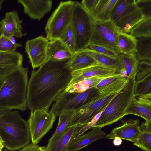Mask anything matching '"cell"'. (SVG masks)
<instances>
[{"instance_id":"obj_1","label":"cell","mask_w":151,"mask_h":151,"mask_svg":"<svg viewBox=\"0 0 151 151\" xmlns=\"http://www.w3.org/2000/svg\"><path fill=\"white\" fill-rule=\"evenodd\" d=\"M66 62L47 59L37 70L32 71L27 95V106L31 111L49 109L56 97L68 86L72 76L65 66Z\"/></svg>"},{"instance_id":"obj_2","label":"cell","mask_w":151,"mask_h":151,"mask_svg":"<svg viewBox=\"0 0 151 151\" xmlns=\"http://www.w3.org/2000/svg\"><path fill=\"white\" fill-rule=\"evenodd\" d=\"M0 135L4 147L12 151L29 144L31 137L27 121L18 111L0 108Z\"/></svg>"},{"instance_id":"obj_3","label":"cell","mask_w":151,"mask_h":151,"mask_svg":"<svg viewBox=\"0 0 151 151\" xmlns=\"http://www.w3.org/2000/svg\"><path fill=\"white\" fill-rule=\"evenodd\" d=\"M28 72L22 66L6 76L0 90V108L26 109Z\"/></svg>"},{"instance_id":"obj_4","label":"cell","mask_w":151,"mask_h":151,"mask_svg":"<svg viewBox=\"0 0 151 151\" xmlns=\"http://www.w3.org/2000/svg\"><path fill=\"white\" fill-rule=\"evenodd\" d=\"M127 78L123 87L101 112L93 128H102L120 120L125 116L127 109L134 97L136 81Z\"/></svg>"},{"instance_id":"obj_5","label":"cell","mask_w":151,"mask_h":151,"mask_svg":"<svg viewBox=\"0 0 151 151\" xmlns=\"http://www.w3.org/2000/svg\"><path fill=\"white\" fill-rule=\"evenodd\" d=\"M144 17L136 0H117L112 11L111 20L120 33L129 34Z\"/></svg>"},{"instance_id":"obj_6","label":"cell","mask_w":151,"mask_h":151,"mask_svg":"<svg viewBox=\"0 0 151 151\" xmlns=\"http://www.w3.org/2000/svg\"><path fill=\"white\" fill-rule=\"evenodd\" d=\"M94 21L81 3L75 1L71 24L75 34L76 51L88 47L91 39Z\"/></svg>"},{"instance_id":"obj_7","label":"cell","mask_w":151,"mask_h":151,"mask_svg":"<svg viewBox=\"0 0 151 151\" xmlns=\"http://www.w3.org/2000/svg\"><path fill=\"white\" fill-rule=\"evenodd\" d=\"M75 1H61L48 19L45 28L48 41L59 39L70 24Z\"/></svg>"},{"instance_id":"obj_8","label":"cell","mask_w":151,"mask_h":151,"mask_svg":"<svg viewBox=\"0 0 151 151\" xmlns=\"http://www.w3.org/2000/svg\"><path fill=\"white\" fill-rule=\"evenodd\" d=\"M98 94L97 89L93 88L82 92L70 93L63 91L55 98V103L50 111L56 116L68 110L76 111L93 99Z\"/></svg>"},{"instance_id":"obj_9","label":"cell","mask_w":151,"mask_h":151,"mask_svg":"<svg viewBox=\"0 0 151 151\" xmlns=\"http://www.w3.org/2000/svg\"><path fill=\"white\" fill-rule=\"evenodd\" d=\"M119 33L118 28L111 20L104 22L94 21L89 45L102 46L119 55L121 54L118 45Z\"/></svg>"},{"instance_id":"obj_10","label":"cell","mask_w":151,"mask_h":151,"mask_svg":"<svg viewBox=\"0 0 151 151\" xmlns=\"http://www.w3.org/2000/svg\"><path fill=\"white\" fill-rule=\"evenodd\" d=\"M48 110L44 108L31 111L27 122L31 141L33 144H38L52 127L56 116Z\"/></svg>"},{"instance_id":"obj_11","label":"cell","mask_w":151,"mask_h":151,"mask_svg":"<svg viewBox=\"0 0 151 151\" xmlns=\"http://www.w3.org/2000/svg\"><path fill=\"white\" fill-rule=\"evenodd\" d=\"M117 93L107 96L98 93L93 99L75 111L68 128L91 121L105 108Z\"/></svg>"},{"instance_id":"obj_12","label":"cell","mask_w":151,"mask_h":151,"mask_svg":"<svg viewBox=\"0 0 151 151\" xmlns=\"http://www.w3.org/2000/svg\"><path fill=\"white\" fill-rule=\"evenodd\" d=\"M48 42L42 35L26 41L25 51L33 69L40 67L47 60V50Z\"/></svg>"},{"instance_id":"obj_13","label":"cell","mask_w":151,"mask_h":151,"mask_svg":"<svg viewBox=\"0 0 151 151\" xmlns=\"http://www.w3.org/2000/svg\"><path fill=\"white\" fill-rule=\"evenodd\" d=\"M120 120L122 122L121 124L114 128L105 137L108 139H113L118 137L121 139L135 143L139 132V120L131 118L126 120L122 119Z\"/></svg>"},{"instance_id":"obj_14","label":"cell","mask_w":151,"mask_h":151,"mask_svg":"<svg viewBox=\"0 0 151 151\" xmlns=\"http://www.w3.org/2000/svg\"><path fill=\"white\" fill-rule=\"evenodd\" d=\"M23 8L24 12L31 19L40 20L51 10L52 0H18Z\"/></svg>"},{"instance_id":"obj_15","label":"cell","mask_w":151,"mask_h":151,"mask_svg":"<svg viewBox=\"0 0 151 151\" xmlns=\"http://www.w3.org/2000/svg\"><path fill=\"white\" fill-rule=\"evenodd\" d=\"M23 60V55L18 52L0 51V77L6 76L22 66Z\"/></svg>"},{"instance_id":"obj_16","label":"cell","mask_w":151,"mask_h":151,"mask_svg":"<svg viewBox=\"0 0 151 151\" xmlns=\"http://www.w3.org/2000/svg\"><path fill=\"white\" fill-rule=\"evenodd\" d=\"M4 19V36L10 39L13 37L20 38L26 35L22 32V21L20 19L17 11L13 10L7 12Z\"/></svg>"},{"instance_id":"obj_17","label":"cell","mask_w":151,"mask_h":151,"mask_svg":"<svg viewBox=\"0 0 151 151\" xmlns=\"http://www.w3.org/2000/svg\"><path fill=\"white\" fill-rule=\"evenodd\" d=\"M106 135L101 128L94 127L89 132L73 139L67 151H78L93 142L105 137Z\"/></svg>"},{"instance_id":"obj_18","label":"cell","mask_w":151,"mask_h":151,"mask_svg":"<svg viewBox=\"0 0 151 151\" xmlns=\"http://www.w3.org/2000/svg\"><path fill=\"white\" fill-rule=\"evenodd\" d=\"M74 54L59 39L49 41L47 50V59L55 62L67 61Z\"/></svg>"},{"instance_id":"obj_19","label":"cell","mask_w":151,"mask_h":151,"mask_svg":"<svg viewBox=\"0 0 151 151\" xmlns=\"http://www.w3.org/2000/svg\"><path fill=\"white\" fill-rule=\"evenodd\" d=\"M116 74L100 75L70 81L67 88L63 91L70 93L82 92L90 88H96L98 85L102 80Z\"/></svg>"},{"instance_id":"obj_20","label":"cell","mask_w":151,"mask_h":151,"mask_svg":"<svg viewBox=\"0 0 151 151\" xmlns=\"http://www.w3.org/2000/svg\"><path fill=\"white\" fill-rule=\"evenodd\" d=\"M97 65L98 64L96 61L84 49L76 51L73 57L65 63L66 67L71 71Z\"/></svg>"},{"instance_id":"obj_21","label":"cell","mask_w":151,"mask_h":151,"mask_svg":"<svg viewBox=\"0 0 151 151\" xmlns=\"http://www.w3.org/2000/svg\"><path fill=\"white\" fill-rule=\"evenodd\" d=\"M71 81L96 76L118 73L115 69L97 65L83 69L71 71Z\"/></svg>"},{"instance_id":"obj_22","label":"cell","mask_w":151,"mask_h":151,"mask_svg":"<svg viewBox=\"0 0 151 151\" xmlns=\"http://www.w3.org/2000/svg\"><path fill=\"white\" fill-rule=\"evenodd\" d=\"M117 0H99L93 10L89 13L94 21L104 22L110 20L113 8Z\"/></svg>"},{"instance_id":"obj_23","label":"cell","mask_w":151,"mask_h":151,"mask_svg":"<svg viewBox=\"0 0 151 151\" xmlns=\"http://www.w3.org/2000/svg\"><path fill=\"white\" fill-rule=\"evenodd\" d=\"M117 59L126 77L135 80L139 61L137 58L135 52L120 54L117 56Z\"/></svg>"},{"instance_id":"obj_24","label":"cell","mask_w":151,"mask_h":151,"mask_svg":"<svg viewBox=\"0 0 151 151\" xmlns=\"http://www.w3.org/2000/svg\"><path fill=\"white\" fill-rule=\"evenodd\" d=\"M76 126L68 128L60 138L51 145L45 147L46 151H67L70 144L74 139Z\"/></svg>"},{"instance_id":"obj_25","label":"cell","mask_w":151,"mask_h":151,"mask_svg":"<svg viewBox=\"0 0 151 151\" xmlns=\"http://www.w3.org/2000/svg\"><path fill=\"white\" fill-rule=\"evenodd\" d=\"M84 49L87 53L96 61L98 65L115 69L118 73L123 76L122 73H124L117 58H115L97 53L90 49L88 47Z\"/></svg>"},{"instance_id":"obj_26","label":"cell","mask_w":151,"mask_h":151,"mask_svg":"<svg viewBox=\"0 0 151 151\" xmlns=\"http://www.w3.org/2000/svg\"><path fill=\"white\" fill-rule=\"evenodd\" d=\"M139 128V134L134 145L143 150L151 151V121L142 122Z\"/></svg>"},{"instance_id":"obj_27","label":"cell","mask_w":151,"mask_h":151,"mask_svg":"<svg viewBox=\"0 0 151 151\" xmlns=\"http://www.w3.org/2000/svg\"><path fill=\"white\" fill-rule=\"evenodd\" d=\"M75 111L68 110L64 111L58 116V123L55 132L49 139L47 146H49L60 138L68 128Z\"/></svg>"},{"instance_id":"obj_28","label":"cell","mask_w":151,"mask_h":151,"mask_svg":"<svg viewBox=\"0 0 151 151\" xmlns=\"http://www.w3.org/2000/svg\"><path fill=\"white\" fill-rule=\"evenodd\" d=\"M135 52L139 61H151V37L136 38Z\"/></svg>"},{"instance_id":"obj_29","label":"cell","mask_w":151,"mask_h":151,"mask_svg":"<svg viewBox=\"0 0 151 151\" xmlns=\"http://www.w3.org/2000/svg\"><path fill=\"white\" fill-rule=\"evenodd\" d=\"M132 114L139 116L145 121H151V106H148L138 103L135 96L128 107L125 116Z\"/></svg>"},{"instance_id":"obj_30","label":"cell","mask_w":151,"mask_h":151,"mask_svg":"<svg viewBox=\"0 0 151 151\" xmlns=\"http://www.w3.org/2000/svg\"><path fill=\"white\" fill-rule=\"evenodd\" d=\"M136 38L130 34L119 33L118 36V45L121 54H128L135 52Z\"/></svg>"},{"instance_id":"obj_31","label":"cell","mask_w":151,"mask_h":151,"mask_svg":"<svg viewBox=\"0 0 151 151\" xmlns=\"http://www.w3.org/2000/svg\"><path fill=\"white\" fill-rule=\"evenodd\" d=\"M129 33L136 38L151 37V17H144L132 29Z\"/></svg>"},{"instance_id":"obj_32","label":"cell","mask_w":151,"mask_h":151,"mask_svg":"<svg viewBox=\"0 0 151 151\" xmlns=\"http://www.w3.org/2000/svg\"><path fill=\"white\" fill-rule=\"evenodd\" d=\"M59 39L70 51L74 53L76 52V38L71 24L62 35Z\"/></svg>"},{"instance_id":"obj_33","label":"cell","mask_w":151,"mask_h":151,"mask_svg":"<svg viewBox=\"0 0 151 151\" xmlns=\"http://www.w3.org/2000/svg\"><path fill=\"white\" fill-rule=\"evenodd\" d=\"M151 93V76L141 80L135 81L134 94L135 97Z\"/></svg>"},{"instance_id":"obj_34","label":"cell","mask_w":151,"mask_h":151,"mask_svg":"<svg viewBox=\"0 0 151 151\" xmlns=\"http://www.w3.org/2000/svg\"><path fill=\"white\" fill-rule=\"evenodd\" d=\"M150 76H151V61H139L136 76V81H141Z\"/></svg>"},{"instance_id":"obj_35","label":"cell","mask_w":151,"mask_h":151,"mask_svg":"<svg viewBox=\"0 0 151 151\" xmlns=\"http://www.w3.org/2000/svg\"><path fill=\"white\" fill-rule=\"evenodd\" d=\"M20 43L14 42L10 39L4 36L0 38V51L5 52H13L16 51L17 48L22 47Z\"/></svg>"},{"instance_id":"obj_36","label":"cell","mask_w":151,"mask_h":151,"mask_svg":"<svg viewBox=\"0 0 151 151\" xmlns=\"http://www.w3.org/2000/svg\"><path fill=\"white\" fill-rule=\"evenodd\" d=\"M100 112L91 121L84 124L76 126L74 136V139L83 134L87 130H91L98 120L101 112Z\"/></svg>"},{"instance_id":"obj_37","label":"cell","mask_w":151,"mask_h":151,"mask_svg":"<svg viewBox=\"0 0 151 151\" xmlns=\"http://www.w3.org/2000/svg\"><path fill=\"white\" fill-rule=\"evenodd\" d=\"M136 3L144 17H151V0H136Z\"/></svg>"},{"instance_id":"obj_38","label":"cell","mask_w":151,"mask_h":151,"mask_svg":"<svg viewBox=\"0 0 151 151\" xmlns=\"http://www.w3.org/2000/svg\"><path fill=\"white\" fill-rule=\"evenodd\" d=\"M88 47L90 49L96 52L114 58H117L119 55L115 52L102 46L94 45H89Z\"/></svg>"},{"instance_id":"obj_39","label":"cell","mask_w":151,"mask_h":151,"mask_svg":"<svg viewBox=\"0 0 151 151\" xmlns=\"http://www.w3.org/2000/svg\"><path fill=\"white\" fill-rule=\"evenodd\" d=\"M99 0H83L81 3L85 9L89 14L95 9Z\"/></svg>"},{"instance_id":"obj_40","label":"cell","mask_w":151,"mask_h":151,"mask_svg":"<svg viewBox=\"0 0 151 151\" xmlns=\"http://www.w3.org/2000/svg\"><path fill=\"white\" fill-rule=\"evenodd\" d=\"M136 98L138 103L145 106H151V93L142 95Z\"/></svg>"},{"instance_id":"obj_41","label":"cell","mask_w":151,"mask_h":151,"mask_svg":"<svg viewBox=\"0 0 151 151\" xmlns=\"http://www.w3.org/2000/svg\"><path fill=\"white\" fill-rule=\"evenodd\" d=\"M121 76H123L121 74L117 73L111 77L102 80L98 85L96 88H98L108 85L113 82Z\"/></svg>"},{"instance_id":"obj_42","label":"cell","mask_w":151,"mask_h":151,"mask_svg":"<svg viewBox=\"0 0 151 151\" xmlns=\"http://www.w3.org/2000/svg\"><path fill=\"white\" fill-rule=\"evenodd\" d=\"M39 146L38 144L31 143L20 150L19 151H36Z\"/></svg>"},{"instance_id":"obj_43","label":"cell","mask_w":151,"mask_h":151,"mask_svg":"<svg viewBox=\"0 0 151 151\" xmlns=\"http://www.w3.org/2000/svg\"><path fill=\"white\" fill-rule=\"evenodd\" d=\"M113 144L116 146L120 145L122 143V139L118 137L114 138L112 142Z\"/></svg>"},{"instance_id":"obj_44","label":"cell","mask_w":151,"mask_h":151,"mask_svg":"<svg viewBox=\"0 0 151 151\" xmlns=\"http://www.w3.org/2000/svg\"><path fill=\"white\" fill-rule=\"evenodd\" d=\"M4 21L3 19L0 21V38L4 35Z\"/></svg>"},{"instance_id":"obj_45","label":"cell","mask_w":151,"mask_h":151,"mask_svg":"<svg viewBox=\"0 0 151 151\" xmlns=\"http://www.w3.org/2000/svg\"><path fill=\"white\" fill-rule=\"evenodd\" d=\"M4 147V142L0 135V151L2 150Z\"/></svg>"},{"instance_id":"obj_46","label":"cell","mask_w":151,"mask_h":151,"mask_svg":"<svg viewBox=\"0 0 151 151\" xmlns=\"http://www.w3.org/2000/svg\"><path fill=\"white\" fill-rule=\"evenodd\" d=\"M5 78L6 76L4 77H0V90L5 80Z\"/></svg>"},{"instance_id":"obj_47","label":"cell","mask_w":151,"mask_h":151,"mask_svg":"<svg viewBox=\"0 0 151 151\" xmlns=\"http://www.w3.org/2000/svg\"><path fill=\"white\" fill-rule=\"evenodd\" d=\"M36 151H46L45 147H40L39 146Z\"/></svg>"},{"instance_id":"obj_48","label":"cell","mask_w":151,"mask_h":151,"mask_svg":"<svg viewBox=\"0 0 151 151\" xmlns=\"http://www.w3.org/2000/svg\"><path fill=\"white\" fill-rule=\"evenodd\" d=\"M4 0H0V10H1L3 5V4L4 1Z\"/></svg>"},{"instance_id":"obj_49","label":"cell","mask_w":151,"mask_h":151,"mask_svg":"<svg viewBox=\"0 0 151 151\" xmlns=\"http://www.w3.org/2000/svg\"><path fill=\"white\" fill-rule=\"evenodd\" d=\"M1 151H12V150H9L7 149H4V150H2Z\"/></svg>"},{"instance_id":"obj_50","label":"cell","mask_w":151,"mask_h":151,"mask_svg":"<svg viewBox=\"0 0 151 151\" xmlns=\"http://www.w3.org/2000/svg\"><path fill=\"white\" fill-rule=\"evenodd\" d=\"M143 150V151H146L145 150Z\"/></svg>"}]
</instances>
